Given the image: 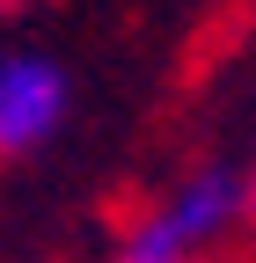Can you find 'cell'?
Returning <instances> with one entry per match:
<instances>
[{"label": "cell", "instance_id": "3957f363", "mask_svg": "<svg viewBox=\"0 0 256 263\" xmlns=\"http://www.w3.org/2000/svg\"><path fill=\"white\" fill-rule=\"evenodd\" d=\"M242 205H249V212H256V176H249V183H242Z\"/></svg>", "mask_w": 256, "mask_h": 263}, {"label": "cell", "instance_id": "277c9868", "mask_svg": "<svg viewBox=\"0 0 256 263\" xmlns=\"http://www.w3.org/2000/svg\"><path fill=\"white\" fill-rule=\"evenodd\" d=\"M117 263H147V256H117Z\"/></svg>", "mask_w": 256, "mask_h": 263}, {"label": "cell", "instance_id": "6da1fadb", "mask_svg": "<svg viewBox=\"0 0 256 263\" xmlns=\"http://www.w3.org/2000/svg\"><path fill=\"white\" fill-rule=\"evenodd\" d=\"M234 212H242V183H234L227 168H205V176H190L169 205L132 234V249H124V256H147V263H190V249L212 241Z\"/></svg>", "mask_w": 256, "mask_h": 263}, {"label": "cell", "instance_id": "7a4b0ae2", "mask_svg": "<svg viewBox=\"0 0 256 263\" xmlns=\"http://www.w3.org/2000/svg\"><path fill=\"white\" fill-rule=\"evenodd\" d=\"M66 124V73L51 59H0V154H37Z\"/></svg>", "mask_w": 256, "mask_h": 263}]
</instances>
